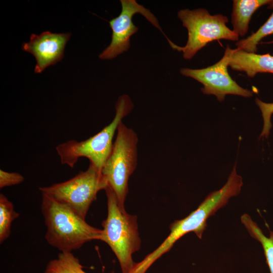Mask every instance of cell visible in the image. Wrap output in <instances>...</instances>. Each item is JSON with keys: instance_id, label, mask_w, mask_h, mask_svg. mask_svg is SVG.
I'll list each match as a JSON object with an SVG mask.
<instances>
[{"instance_id": "cell-8", "label": "cell", "mask_w": 273, "mask_h": 273, "mask_svg": "<svg viewBox=\"0 0 273 273\" xmlns=\"http://www.w3.org/2000/svg\"><path fill=\"white\" fill-rule=\"evenodd\" d=\"M234 49L227 46L223 56L215 64L202 69L183 68L181 75L191 77L203 84V94L215 96L219 102L223 101L226 95H234L249 98L253 93L240 86L230 75L228 67Z\"/></svg>"}, {"instance_id": "cell-3", "label": "cell", "mask_w": 273, "mask_h": 273, "mask_svg": "<svg viewBox=\"0 0 273 273\" xmlns=\"http://www.w3.org/2000/svg\"><path fill=\"white\" fill-rule=\"evenodd\" d=\"M133 105L126 95L121 96L115 105L112 121L100 131L82 141L69 140L56 148L62 164L73 168L79 158H87L90 163L101 171L113 146V140L122 119L132 110Z\"/></svg>"}, {"instance_id": "cell-13", "label": "cell", "mask_w": 273, "mask_h": 273, "mask_svg": "<svg viewBox=\"0 0 273 273\" xmlns=\"http://www.w3.org/2000/svg\"><path fill=\"white\" fill-rule=\"evenodd\" d=\"M241 220L250 235L261 243L270 272L273 273V232L270 231L269 237H266L247 214H243Z\"/></svg>"}, {"instance_id": "cell-6", "label": "cell", "mask_w": 273, "mask_h": 273, "mask_svg": "<svg viewBox=\"0 0 273 273\" xmlns=\"http://www.w3.org/2000/svg\"><path fill=\"white\" fill-rule=\"evenodd\" d=\"M107 187V184L101 171L90 163L86 170L80 171L70 179L40 187L39 190L41 194L68 206L85 219L98 193Z\"/></svg>"}, {"instance_id": "cell-14", "label": "cell", "mask_w": 273, "mask_h": 273, "mask_svg": "<svg viewBox=\"0 0 273 273\" xmlns=\"http://www.w3.org/2000/svg\"><path fill=\"white\" fill-rule=\"evenodd\" d=\"M72 252H60L46 266L43 273H87ZM113 273V272H112Z\"/></svg>"}, {"instance_id": "cell-7", "label": "cell", "mask_w": 273, "mask_h": 273, "mask_svg": "<svg viewBox=\"0 0 273 273\" xmlns=\"http://www.w3.org/2000/svg\"><path fill=\"white\" fill-rule=\"evenodd\" d=\"M236 166L235 165L226 184L220 189L210 193L187 217L175 220L170 225V233L167 237L170 243L174 244L190 232H194L199 239L202 238L207 226V219L223 207L230 198L237 196L241 191L242 178L237 173Z\"/></svg>"}, {"instance_id": "cell-16", "label": "cell", "mask_w": 273, "mask_h": 273, "mask_svg": "<svg viewBox=\"0 0 273 273\" xmlns=\"http://www.w3.org/2000/svg\"><path fill=\"white\" fill-rule=\"evenodd\" d=\"M19 214L14 209L13 203L3 194H0V243H3L11 234L12 222Z\"/></svg>"}, {"instance_id": "cell-2", "label": "cell", "mask_w": 273, "mask_h": 273, "mask_svg": "<svg viewBox=\"0 0 273 273\" xmlns=\"http://www.w3.org/2000/svg\"><path fill=\"white\" fill-rule=\"evenodd\" d=\"M105 191L107 198V216L102 222L101 241L107 243L117 257L122 273H130L135 263L132 254L141 247L137 217L126 212L113 192Z\"/></svg>"}, {"instance_id": "cell-9", "label": "cell", "mask_w": 273, "mask_h": 273, "mask_svg": "<svg viewBox=\"0 0 273 273\" xmlns=\"http://www.w3.org/2000/svg\"><path fill=\"white\" fill-rule=\"evenodd\" d=\"M120 3L122 7L120 14L109 22L112 31L111 41L100 54L99 58L101 59H113L128 50L130 38L139 29L132 22V17L136 13L144 16L167 38L158 20L149 10L139 4L135 0H121Z\"/></svg>"}, {"instance_id": "cell-17", "label": "cell", "mask_w": 273, "mask_h": 273, "mask_svg": "<svg viewBox=\"0 0 273 273\" xmlns=\"http://www.w3.org/2000/svg\"><path fill=\"white\" fill-rule=\"evenodd\" d=\"M255 103L260 109L263 121V126L259 138H267L272 127L271 117L273 114V103H265L256 98Z\"/></svg>"}, {"instance_id": "cell-11", "label": "cell", "mask_w": 273, "mask_h": 273, "mask_svg": "<svg viewBox=\"0 0 273 273\" xmlns=\"http://www.w3.org/2000/svg\"><path fill=\"white\" fill-rule=\"evenodd\" d=\"M233 70L244 72L249 77L258 73L273 74V55L257 54L235 49L229 64Z\"/></svg>"}, {"instance_id": "cell-19", "label": "cell", "mask_w": 273, "mask_h": 273, "mask_svg": "<svg viewBox=\"0 0 273 273\" xmlns=\"http://www.w3.org/2000/svg\"><path fill=\"white\" fill-rule=\"evenodd\" d=\"M272 55H273V54H272Z\"/></svg>"}, {"instance_id": "cell-1", "label": "cell", "mask_w": 273, "mask_h": 273, "mask_svg": "<svg viewBox=\"0 0 273 273\" xmlns=\"http://www.w3.org/2000/svg\"><path fill=\"white\" fill-rule=\"evenodd\" d=\"M41 211L47 243L61 252H72L85 243L100 240L102 230L88 224L68 206L41 194Z\"/></svg>"}, {"instance_id": "cell-5", "label": "cell", "mask_w": 273, "mask_h": 273, "mask_svg": "<svg viewBox=\"0 0 273 273\" xmlns=\"http://www.w3.org/2000/svg\"><path fill=\"white\" fill-rule=\"evenodd\" d=\"M138 142L136 133L121 122L112 151L101 169L107 187L124 207L129 178L136 167Z\"/></svg>"}, {"instance_id": "cell-15", "label": "cell", "mask_w": 273, "mask_h": 273, "mask_svg": "<svg viewBox=\"0 0 273 273\" xmlns=\"http://www.w3.org/2000/svg\"><path fill=\"white\" fill-rule=\"evenodd\" d=\"M270 8H273V1L268 4ZM273 34V12L267 21L254 33L246 38L238 40L236 43L237 49L248 53H255L257 50V44L260 41L266 36Z\"/></svg>"}, {"instance_id": "cell-18", "label": "cell", "mask_w": 273, "mask_h": 273, "mask_svg": "<svg viewBox=\"0 0 273 273\" xmlns=\"http://www.w3.org/2000/svg\"><path fill=\"white\" fill-rule=\"evenodd\" d=\"M24 180V176L18 172H9L0 169V188L17 185Z\"/></svg>"}, {"instance_id": "cell-4", "label": "cell", "mask_w": 273, "mask_h": 273, "mask_svg": "<svg viewBox=\"0 0 273 273\" xmlns=\"http://www.w3.org/2000/svg\"><path fill=\"white\" fill-rule=\"evenodd\" d=\"M177 16L183 26L188 30L186 44L179 47L169 39L171 47L183 52L185 59H191L197 53L208 43L219 39L238 41L239 36L226 25L228 18L222 14L211 15L203 8L191 10H180Z\"/></svg>"}, {"instance_id": "cell-12", "label": "cell", "mask_w": 273, "mask_h": 273, "mask_svg": "<svg viewBox=\"0 0 273 273\" xmlns=\"http://www.w3.org/2000/svg\"><path fill=\"white\" fill-rule=\"evenodd\" d=\"M271 0H234L233 1L232 23L233 31L239 36H244L249 29L252 16L263 5H268Z\"/></svg>"}, {"instance_id": "cell-10", "label": "cell", "mask_w": 273, "mask_h": 273, "mask_svg": "<svg viewBox=\"0 0 273 273\" xmlns=\"http://www.w3.org/2000/svg\"><path fill=\"white\" fill-rule=\"evenodd\" d=\"M70 36V33H55L50 31L30 35L29 41L23 43L22 48L35 57V73H40L62 59L65 45Z\"/></svg>"}]
</instances>
